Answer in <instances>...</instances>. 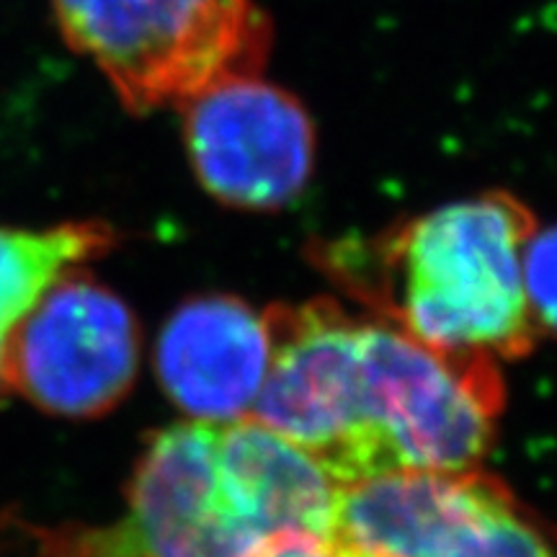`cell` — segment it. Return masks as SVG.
<instances>
[{
  "label": "cell",
  "mask_w": 557,
  "mask_h": 557,
  "mask_svg": "<svg viewBox=\"0 0 557 557\" xmlns=\"http://www.w3.org/2000/svg\"><path fill=\"white\" fill-rule=\"evenodd\" d=\"M267 312L271 361L250 418L338 485L389 472L478 468L504 413L498 361L429 346L333 299Z\"/></svg>",
  "instance_id": "1"
},
{
  "label": "cell",
  "mask_w": 557,
  "mask_h": 557,
  "mask_svg": "<svg viewBox=\"0 0 557 557\" xmlns=\"http://www.w3.org/2000/svg\"><path fill=\"white\" fill-rule=\"evenodd\" d=\"M534 214L508 191L436 207L369 243L325 250L348 295L423 344L455 354L517 359L540 331L524 292Z\"/></svg>",
  "instance_id": "2"
},
{
  "label": "cell",
  "mask_w": 557,
  "mask_h": 557,
  "mask_svg": "<svg viewBox=\"0 0 557 557\" xmlns=\"http://www.w3.org/2000/svg\"><path fill=\"white\" fill-rule=\"evenodd\" d=\"M62 39L132 114L181 107L214 83L261 73L271 21L253 0H50Z\"/></svg>",
  "instance_id": "3"
},
{
  "label": "cell",
  "mask_w": 557,
  "mask_h": 557,
  "mask_svg": "<svg viewBox=\"0 0 557 557\" xmlns=\"http://www.w3.org/2000/svg\"><path fill=\"white\" fill-rule=\"evenodd\" d=\"M333 534L382 557H557V524L478 468L341 485Z\"/></svg>",
  "instance_id": "4"
},
{
  "label": "cell",
  "mask_w": 557,
  "mask_h": 557,
  "mask_svg": "<svg viewBox=\"0 0 557 557\" xmlns=\"http://www.w3.org/2000/svg\"><path fill=\"white\" fill-rule=\"evenodd\" d=\"M139 354L135 312L81 267L54 278L18 320L5 351V382L41 413L86 421L127 398Z\"/></svg>",
  "instance_id": "5"
},
{
  "label": "cell",
  "mask_w": 557,
  "mask_h": 557,
  "mask_svg": "<svg viewBox=\"0 0 557 557\" xmlns=\"http://www.w3.org/2000/svg\"><path fill=\"white\" fill-rule=\"evenodd\" d=\"M178 111L194 176L222 205L269 212L308 186L315 165L308 109L261 73L214 83Z\"/></svg>",
  "instance_id": "6"
},
{
  "label": "cell",
  "mask_w": 557,
  "mask_h": 557,
  "mask_svg": "<svg viewBox=\"0 0 557 557\" xmlns=\"http://www.w3.org/2000/svg\"><path fill=\"white\" fill-rule=\"evenodd\" d=\"M122 524L135 557H250L269 540L220 455L218 423L191 418L145 442Z\"/></svg>",
  "instance_id": "7"
},
{
  "label": "cell",
  "mask_w": 557,
  "mask_h": 557,
  "mask_svg": "<svg viewBox=\"0 0 557 557\" xmlns=\"http://www.w3.org/2000/svg\"><path fill=\"white\" fill-rule=\"evenodd\" d=\"M269 361L267 312L230 295L186 299L156 344L160 387L191 421L227 423L250 416Z\"/></svg>",
  "instance_id": "8"
},
{
  "label": "cell",
  "mask_w": 557,
  "mask_h": 557,
  "mask_svg": "<svg viewBox=\"0 0 557 557\" xmlns=\"http://www.w3.org/2000/svg\"><path fill=\"white\" fill-rule=\"evenodd\" d=\"M116 246L107 222L75 220L50 227H0V398L9 393L5 351L24 312L54 278L88 267Z\"/></svg>",
  "instance_id": "9"
},
{
  "label": "cell",
  "mask_w": 557,
  "mask_h": 557,
  "mask_svg": "<svg viewBox=\"0 0 557 557\" xmlns=\"http://www.w3.org/2000/svg\"><path fill=\"white\" fill-rule=\"evenodd\" d=\"M0 557H135L124 524L37 527L0 519Z\"/></svg>",
  "instance_id": "10"
},
{
  "label": "cell",
  "mask_w": 557,
  "mask_h": 557,
  "mask_svg": "<svg viewBox=\"0 0 557 557\" xmlns=\"http://www.w3.org/2000/svg\"><path fill=\"white\" fill-rule=\"evenodd\" d=\"M524 292L537 331L557 336V225L534 230L527 243Z\"/></svg>",
  "instance_id": "11"
},
{
  "label": "cell",
  "mask_w": 557,
  "mask_h": 557,
  "mask_svg": "<svg viewBox=\"0 0 557 557\" xmlns=\"http://www.w3.org/2000/svg\"><path fill=\"white\" fill-rule=\"evenodd\" d=\"M250 557H382L338 534L318 532H284L274 534L256 547Z\"/></svg>",
  "instance_id": "12"
}]
</instances>
